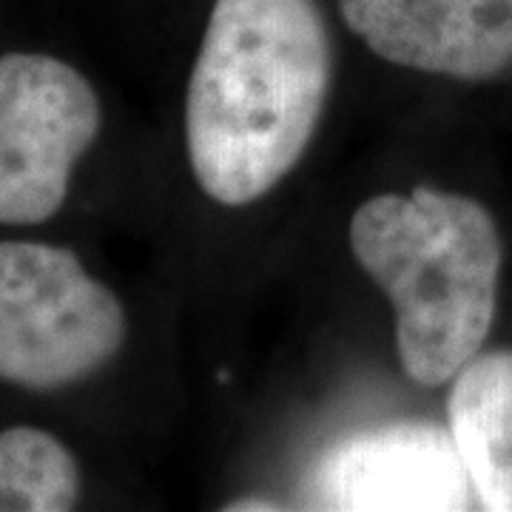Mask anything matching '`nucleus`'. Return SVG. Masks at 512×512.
<instances>
[{"instance_id":"obj_7","label":"nucleus","mask_w":512,"mask_h":512,"mask_svg":"<svg viewBox=\"0 0 512 512\" xmlns=\"http://www.w3.org/2000/svg\"><path fill=\"white\" fill-rule=\"evenodd\" d=\"M447 430L481 510L512 512V348L473 356L453 376Z\"/></svg>"},{"instance_id":"obj_3","label":"nucleus","mask_w":512,"mask_h":512,"mask_svg":"<svg viewBox=\"0 0 512 512\" xmlns=\"http://www.w3.org/2000/svg\"><path fill=\"white\" fill-rule=\"evenodd\" d=\"M120 299L69 248L0 242V382L57 390L106 367L126 345Z\"/></svg>"},{"instance_id":"obj_6","label":"nucleus","mask_w":512,"mask_h":512,"mask_svg":"<svg viewBox=\"0 0 512 512\" xmlns=\"http://www.w3.org/2000/svg\"><path fill=\"white\" fill-rule=\"evenodd\" d=\"M348 29L387 63L464 83L512 72V0H339Z\"/></svg>"},{"instance_id":"obj_4","label":"nucleus","mask_w":512,"mask_h":512,"mask_svg":"<svg viewBox=\"0 0 512 512\" xmlns=\"http://www.w3.org/2000/svg\"><path fill=\"white\" fill-rule=\"evenodd\" d=\"M103 109L92 83L52 55L0 57V225H40L69 197Z\"/></svg>"},{"instance_id":"obj_1","label":"nucleus","mask_w":512,"mask_h":512,"mask_svg":"<svg viewBox=\"0 0 512 512\" xmlns=\"http://www.w3.org/2000/svg\"><path fill=\"white\" fill-rule=\"evenodd\" d=\"M333 80L319 0H217L185 97V146L200 188L251 205L311 146Z\"/></svg>"},{"instance_id":"obj_9","label":"nucleus","mask_w":512,"mask_h":512,"mask_svg":"<svg viewBox=\"0 0 512 512\" xmlns=\"http://www.w3.org/2000/svg\"><path fill=\"white\" fill-rule=\"evenodd\" d=\"M228 510H279L276 504L265 501V504H254V501H245V504H228Z\"/></svg>"},{"instance_id":"obj_5","label":"nucleus","mask_w":512,"mask_h":512,"mask_svg":"<svg viewBox=\"0 0 512 512\" xmlns=\"http://www.w3.org/2000/svg\"><path fill=\"white\" fill-rule=\"evenodd\" d=\"M308 510L450 512L476 495L447 427L384 421L330 444L302 481Z\"/></svg>"},{"instance_id":"obj_2","label":"nucleus","mask_w":512,"mask_h":512,"mask_svg":"<svg viewBox=\"0 0 512 512\" xmlns=\"http://www.w3.org/2000/svg\"><path fill=\"white\" fill-rule=\"evenodd\" d=\"M350 248L396 311L404 373L421 387L453 382L498 311L504 239L487 205L430 185L379 194L356 208Z\"/></svg>"},{"instance_id":"obj_8","label":"nucleus","mask_w":512,"mask_h":512,"mask_svg":"<svg viewBox=\"0 0 512 512\" xmlns=\"http://www.w3.org/2000/svg\"><path fill=\"white\" fill-rule=\"evenodd\" d=\"M80 498V470L66 444L37 427L0 433V512H66Z\"/></svg>"}]
</instances>
